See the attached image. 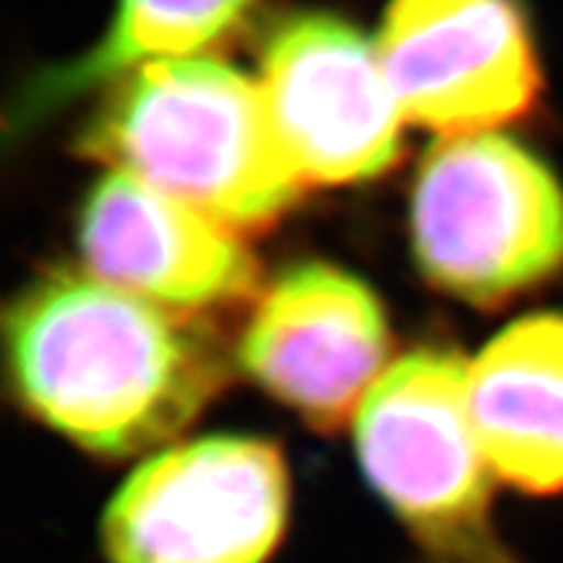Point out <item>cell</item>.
I'll use <instances>...</instances> for the list:
<instances>
[{
    "instance_id": "7a4b0ae2",
    "label": "cell",
    "mask_w": 563,
    "mask_h": 563,
    "mask_svg": "<svg viewBox=\"0 0 563 563\" xmlns=\"http://www.w3.org/2000/svg\"><path fill=\"white\" fill-rule=\"evenodd\" d=\"M79 146L232 232L272 224L306 186L262 87L207 55L129 70Z\"/></svg>"
},
{
    "instance_id": "5b68a950",
    "label": "cell",
    "mask_w": 563,
    "mask_h": 563,
    "mask_svg": "<svg viewBox=\"0 0 563 563\" xmlns=\"http://www.w3.org/2000/svg\"><path fill=\"white\" fill-rule=\"evenodd\" d=\"M290 477L274 443L217 435L139 464L102 517L110 563H269Z\"/></svg>"
},
{
    "instance_id": "30bf717a",
    "label": "cell",
    "mask_w": 563,
    "mask_h": 563,
    "mask_svg": "<svg viewBox=\"0 0 563 563\" xmlns=\"http://www.w3.org/2000/svg\"><path fill=\"white\" fill-rule=\"evenodd\" d=\"M470 415L496 481L563 490V316L506 327L470 363Z\"/></svg>"
},
{
    "instance_id": "277c9868",
    "label": "cell",
    "mask_w": 563,
    "mask_h": 563,
    "mask_svg": "<svg viewBox=\"0 0 563 563\" xmlns=\"http://www.w3.org/2000/svg\"><path fill=\"white\" fill-rule=\"evenodd\" d=\"M412 235L435 287L498 306L563 266V191L517 141L443 136L415 183Z\"/></svg>"
},
{
    "instance_id": "ba28073f",
    "label": "cell",
    "mask_w": 563,
    "mask_h": 563,
    "mask_svg": "<svg viewBox=\"0 0 563 563\" xmlns=\"http://www.w3.org/2000/svg\"><path fill=\"white\" fill-rule=\"evenodd\" d=\"M389 329L363 282L306 264L274 282L241 342L243 368L311 426L334 431L384 376Z\"/></svg>"
},
{
    "instance_id": "8992f818",
    "label": "cell",
    "mask_w": 563,
    "mask_h": 563,
    "mask_svg": "<svg viewBox=\"0 0 563 563\" xmlns=\"http://www.w3.org/2000/svg\"><path fill=\"white\" fill-rule=\"evenodd\" d=\"M258 87L302 183L365 180L399 157L405 118L376 47L334 13L282 21L264 45Z\"/></svg>"
},
{
    "instance_id": "9c48e42d",
    "label": "cell",
    "mask_w": 563,
    "mask_h": 563,
    "mask_svg": "<svg viewBox=\"0 0 563 563\" xmlns=\"http://www.w3.org/2000/svg\"><path fill=\"white\" fill-rule=\"evenodd\" d=\"M81 253L91 277L173 311L238 300L258 277L235 232L115 170L84 209Z\"/></svg>"
},
{
    "instance_id": "6da1fadb",
    "label": "cell",
    "mask_w": 563,
    "mask_h": 563,
    "mask_svg": "<svg viewBox=\"0 0 563 563\" xmlns=\"http://www.w3.org/2000/svg\"><path fill=\"white\" fill-rule=\"evenodd\" d=\"M5 342L24 405L108 460L173 441L224 382L207 334L91 274L37 282L9 311Z\"/></svg>"
},
{
    "instance_id": "3957f363",
    "label": "cell",
    "mask_w": 563,
    "mask_h": 563,
    "mask_svg": "<svg viewBox=\"0 0 563 563\" xmlns=\"http://www.w3.org/2000/svg\"><path fill=\"white\" fill-rule=\"evenodd\" d=\"M470 363L418 350L355 415L363 473L431 563H517L490 517L493 475L470 415Z\"/></svg>"
},
{
    "instance_id": "52a82bcc",
    "label": "cell",
    "mask_w": 563,
    "mask_h": 563,
    "mask_svg": "<svg viewBox=\"0 0 563 563\" xmlns=\"http://www.w3.org/2000/svg\"><path fill=\"white\" fill-rule=\"evenodd\" d=\"M376 53L405 121L443 136L509 123L540 91L519 0H389Z\"/></svg>"
},
{
    "instance_id": "8fae6325",
    "label": "cell",
    "mask_w": 563,
    "mask_h": 563,
    "mask_svg": "<svg viewBox=\"0 0 563 563\" xmlns=\"http://www.w3.org/2000/svg\"><path fill=\"white\" fill-rule=\"evenodd\" d=\"M258 3L262 0H115L100 42L79 60L47 74L26 100V110L42 112L146 63L196 55L241 24Z\"/></svg>"
}]
</instances>
